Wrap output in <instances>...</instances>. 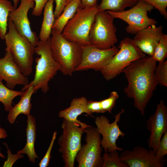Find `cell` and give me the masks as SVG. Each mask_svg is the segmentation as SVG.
I'll return each instance as SVG.
<instances>
[{"instance_id":"6da1fadb","label":"cell","mask_w":167,"mask_h":167,"mask_svg":"<svg viewBox=\"0 0 167 167\" xmlns=\"http://www.w3.org/2000/svg\"><path fill=\"white\" fill-rule=\"evenodd\" d=\"M156 62L152 56H146L132 62L122 72L128 82L124 92L133 99L134 107L142 116L158 84L155 74Z\"/></svg>"},{"instance_id":"7a4b0ae2","label":"cell","mask_w":167,"mask_h":167,"mask_svg":"<svg viewBox=\"0 0 167 167\" xmlns=\"http://www.w3.org/2000/svg\"><path fill=\"white\" fill-rule=\"evenodd\" d=\"M50 37L47 41H39L35 47V53L39 56L35 60V74L33 80L24 86L21 91L24 92L30 86H32L35 92L38 90L44 93L49 91V82L53 79L61 67L54 58L50 46Z\"/></svg>"},{"instance_id":"3957f363","label":"cell","mask_w":167,"mask_h":167,"mask_svg":"<svg viewBox=\"0 0 167 167\" xmlns=\"http://www.w3.org/2000/svg\"><path fill=\"white\" fill-rule=\"evenodd\" d=\"M51 34L50 46L52 56L60 66L62 74L71 76L81 62L82 48L54 29H52Z\"/></svg>"},{"instance_id":"277c9868","label":"cell","mask_w":167,"mask_h":167,"mask_svg":"<svg viewBox=\"0 0 167 167\" xmlns=\"http://www.w3.org/2000/svg\"><path fill=\"white\" fill-rule=\"evenodd\" d=\"M8 28L4 38L5 51L11 54L22 74L28 77L32 72L35 47L17 32L11 20H8Z\"/></svg>"},{"instance_id":"5b68a950","label":"cell","mask_w":167,"mask_h":167,"mask_svg":"<svg viewBox=\"0 0 167 167\" xmlns=\"http://www.w3.org/2000/svg\"><path fill=\"white\" fill-rule=\"evenodd\" d=\"M98 5L79 9L65 25L62 33L63 36L81 46L91 45L89 35L95 15L98 11Z\"/></svg>"},{"instance_id":"8992f818","label":"cell","mask_w":167,"mask_h":167,"mask_svg":"<svg viewBox=\"0 0 167 167\" xmlns=\"http://www.w3.org/2000/svg\"><path fill=\"white\" fill-rule=\"evenodd\" d=\"M118 48L117 53L100 71L104 79L108 81L116 77L132 62L146 56L136 45L133 39L129 37L122 40Z\"/></svg>"},{"instance_id":"52a82bcc","label":"cell","mask_w":167,"mask_h":167,"mask_svg":"<svg viewBox=\"0 0 167 167\" xmlns=\"http://www.w3.org/2000/svg\"><path fill=\"white\" fill-rule=\"evenodd\" d=\"M114 19L106 11L97 12L89 33V39L91 45L102 49L114 46L118 41Z\"/></svg>"},{"instance_id":"ba28073f","label":"cell","mask_w":167,"mask_h":167,"mask_svg":"<svg viewBox=\"0 0 167 167\" xmlns=\"http://www.w3.org/2000/svg\"><path fill=\"white\" fill-rule=\"evenodd\" d=\"M61 127L63 132L58 140V151L62 154L64 166L74 167L75 157L81 147V138L85 128L64 118Z\"/></svg>"},{"instance_id":"9c48e42d","label":"cell","mask_w":167,"mask_h":167,"mask_svg":"<svg viewBox=\"0 0 167 167\" xmlns=\"http://www.w3.org/2000/svg\"><path fill=\"white\" fill-rule=\"evenodd\" d=\"M154 7L144 0H139L137 3L130 9L119 12L110 11H106L114 18L121 19L128 24L126 28L128 33L135 34L137 32L152 25L157 23L154 19L150 18L147 15Z\"/></svg>"},{"instance_id":"30bf717a","label":"cell","mask_w":167,"mask_h":167,"mask_svg":"<svg viewBox=\"0 0 167 167\" xmlns=\"http://www.w3.org/2000/svg\"><path fill=\"white\" fill-rule=\"evenodd\" d=\"M86 143L81 145L75 157L78 167H102V148L101 134L96 127L90 126L85 129Z\"/></svg>"},{"instance_id":"8fae6325","label":"cell","mask_w":167,"mask_h":167,"mask_svg":"<svg viewBox=\"0 0 167 167\" xmlns=\"http://www.w3.org/2000/svg\"><path fill=\"white\" fill-rule=\"evenodd\" d=\"M125 111L123 109L114 116V120L111 123L105 116L102 115L95 118V122L98 132L102 136L101 144L105 152L109 153L115 150L121 151L123 148L118 147L116 141L120 137H123L125 135L120 129L118 123L120 121L121 116Z\"/></svg>"},{"instance_id":"7c38bea8","label":"cell","mask_w":167,"mask_h":167,"mask_svg":"<svg viewBox=\"0 0 167 167\" xmlns=\"http://www.w3.org/2000/svg\"><path fill=\"white\" fill-rule=\"evenodd\" d=\"M81 46L82 50V58L75 71L89 69L100 71L119 50L118 47L114 45L106 49H99L92 45Z\"/></svg>"},{"instance_id":"4fadbf2b","label":"cell","mask_w":167,"mask_h":167,"mask_svg":"<svg viewBox=\"0 0 167 167\" xmlns=\"http://www.w3.org/2000/svg\"><path fill=\"white\" fill-rule=\"evenodd\" d=\"M20 4L18 8L10 12L8 20L12 21L17 32L25 37L35 47L38 44L39 38L33 31L28 17L30 9L35 6L34 0H20Z\"/></svg>"},{"instance_id":"5bb4252c","label":"cell","mask_w":167,"mask_h":167,"mask_svg":"<svg viewBox=\"0 0 167 167\" xmlns=\"http://www.w3.org/2000/svg\"><path fill=\"white\" fill-rule=\"evenodd\" d=\"M119 157L120 161L128 167H163L166 161L158 159L152 149L139 146L135 147L132 150L123 151Z\"/></svg>"},{"instance_id":"9a60e30c","label":"cell","mask_w":167,"mask_h":167,"mask_svg":"<svg viewBox=\"0 0 167 167\" xmlns=\"http://www.w3.org/2000/svg\"><path fill=\"white\" fill-rule=\"evenodd\" d=\"M146 126L150 133L147 140L148 148L156 152L163 135L167 131V107L163 100L157 105L155 112L147 120Z\"/></svg>"},{"instance_id":"2e32d148","label":"cell","mask_w":167,"mask_h":167,"mask_svg":"<svg viewBox=\"0 0 167 167\" xmlns=\"http://www.w3.org/2000/svg\"><path fill=\"white\" fill-rule=\"evenodd\" d=\"M0 79L6 82V86L13 89L17 85L28 84L29 80L24 76L14 61L11 54L6 51L3 58H0Z\"/></svg>"},{"instance_id":"e0dca14e","label":"cell","mask_w":167,"mask_h":167,"mask_svg":"<svg viewBox=\"0 0 167 167\" xmlns=\"http://www.w3.org/2000/svg\"><path fill=\"white\" fill-rule=\"evenodd\" d=\"M163 27L156 25L148 26L135 34L133 40L143 53L152 56L163 34Z\"/></svg>"},{"instance_id":"ac0fdd59","label":"cell","mask_w":167,"mask_h":167,"mask_svg":"<svg viewBox=\"0 0 167 167\" xmlns=\"http://www.w3.org/2000/svg\"><path fill=\"white\" fill-rule=\"evenodd\" d=\"M88 101L84 96L73 99L68 108L59 111V117L78 124L81 127L85 129L90 126L78 120L77 117L84 113H86L88 115H92L87 108Z\"/></svg>"},{"instance_id":"d6986e66","label":"cell","mask_w":167,"mask_h":167,"mask_svg":"<svg viewBox=\"0 0 167 167\" xmlns=\"http://www.w3.org/2000/svg\"><path fill=\"white\" fill-rule=\"evenodd\" d=\"M27 116L26 144L24 147L22 149L19 150L17 153L20 154H26L29 161L35 163L36 159L38 158L34 148L36 135V121L35 118L30 114Z\"/></svg>"},{"instance_id":"ffe728a7","label":"cell","mask_w":167,"mask_h":167,"mask_svg":"<svg viewBox=\"0 0 167 167\" xmlns=\"http://www.w3.org/2000/svg\"><path fill=\"white\" fill-rule=\"evenodd\" d=\"M32 86H30L23 92L20 96V101L8 111L7 118L10 124H14L17 117L23 114L27 116L30 114L32 105L31 102L32 96L35 93Z\"/></svg>"},{"instance_id":"44dd1931","label":"cell","mask_w":167,"mask_h":167,"mask_svg":"<svg viewBox=\"0 0 167 167\" xmlns=\"http://www.w3.org/2000/svg\"><path fill=\"white\" fill-rule=\"evenodd\" d=\"M54 0H49L44 7L43 18L39 38L41 41H47L50 38L52 27L55 20L53 11Z\"/></svg>"},{"instance_id":"7402d4cb","label":"cell","mask_w":167,"mask_h":167,"mask_svg":"<svg viewBox=\"0 0 167 167\" xmlns=\"http://www.w3.org/2000/svg\"><path fill=\"white\" fill-rule=\"evenodd\" d=\"M80 0H73L67 4L62 13L55 19L52 27L60 33H62L63 28L68 22L75 15L77 11L81 9Z\"/></svg>"},{"instance_id":"603a6c76","label":"cell","mask_w":167,"mask_h":167,"mask_svg":"<svg viewBox=\"0 0 167 167\" xmlns=\"http://www.w3.org/2000/svg\"><path fill=\"white\" fill-rule=\"evenodd\" d=\"M139 0H102L100 4L98 5V11H110L119 12L125 10L127 7H132Z\"/></svg>"},{"instance_id":"cb8c5ba5","label":"cell","mask_w":167,"mask_h":167,"mask_svg":"<svg viewBox=\"0 0 167 167\" xmlns=\"http://www.w3.org/2000/svg\"><path fill=\"white\" fill-rule=\"evenodd\" d=\"M15 8L8 0H0V38L4 40L8 28L9 15Z\"/></svg>"},{"instance_id":"d4e9b609","label":"cell","mask_w":167,"mask_h":167,"mask_svg":"<svg viewBox=\"0 0 167 167\" xmlns=\"http://www.w3.org/2000/svg\"><path fill=\"white\" fill-rule=\"evenodd\" d=\"M0 79V102L4 106L5 110L8 112L13 107L12 101L18 96H21L23 92L17 91L9 88L3 83Z\"/></svg>"},{"instance_id":"484cf974","label":"cell","mask_w":167,"mask_h":167,"mask_svg":"<svg viewBox=\"0 0 167 167\" xmlns=\"http://www.w3.org/2000/svg\"><path fill=\"white\" fill-rule=\"evenodd\" d=\"M102 167H128L120 159L118 151L115 150L109 153L105 152L102 156Z\"/></svg>"},{"instance_id":"4316f807","label":"cell","mask_w":167,"mask_h":167,"mask_svg":"<svg viewBox=\"0 0 167 167\" xmlns=\"http://www.w3.org/2000/svg\"><path fill=\"white\" fill-rule=\"evenodd\" d=\"M167 56V35L163 34L156 47L153 58L156 62H164Z\"/></svg>"},{"instance_id":"83f0119b","label":"cell","mask_w":167,"mask_h":167,"mask_svg":"<svg viewBox=\"0 0 167 167\" xmlns=\"http://www.w3.org/2000/svg\"><path fill=\"white\" fill-rule=\"evenodd\" d=\"M155 74L158 84L167 87V60L159 62L155 70Z\"/></svg>"},{"instance_id":"f1b7e54d","label":"cell","mask_w":167,"mask_h":167,"mask_svg":"<svg viewBox=\"0 0 167 167\" xmlns=\"http://www.w3.org/2000/svg\"><path fill=\"white\" fill-rule=\"evenodd\" d=\"M119 97L117 92L113 91L110 93L108 98L100 101L101 105L104 113L107 112L110 113H111Z\"/></svg>"},{"instance_id":"f546056e","label":"cell","mask_w":167,"mask_h":167,"mask_svg":"<svg viewBox=\"0 0 167 167\" xmlns=\"http://www.w3.org/2000/svg\"><path fill=\"white\" fill-rule=\"evenodd\" d=\"M155 154L158 159H165L164 157L167 154V131L163 134L159 143Z\"/></svg>"},{"instance_id":"4dcf8cb0","label":"cell","mask_w":167,"mask_h":167,"mask_svg":"<svg viewBox=\"0 0 167 167\" xmlns=\"http://www.w3.org/2000/svg\"><path fill=\"white\" fill-rule=\"evenodd\" d=\"M158 10L165 19H167V0H144Z\"/></svg>"},{"instance_id":"1f68e13d","label":"cell","mask_w":167,"mask_h":167,"mask_svg":"<svg viewBox=\"0 0 167 167\" xmlns=\"http://www.w3.org/2000/svg\"><path fill=\"white\" fill-rule=\"evenodd\" d=\"M57 134V131L54 132L51 141L48 149L44 156L41 161L39 164L40 167H47L48 166L50 158L51 157V152L55 140L56 138Z\"/></svg>"},{"instance_id":"d6a6232c","label":"cell","mask_w":167,"mask_h":167,"mask_svg":"<svg viewBox=\"0 0 167 167\" xmlns=\"http://www.w3.org/2000/svg\"><path fill=\"white\" fill-rule=\"evenodd\" d=\"M3 144L7 148V158L6 160L5 161L3 167H11L18 159L23 158L24 156L23 154H20L17 153L16 154H13L9 148L7 143H4Z\"/></svg>"},{"instance_id":"836d02e7","label":"cell","mask_w":167,"mask_h":167,"mask_svg":"<svg viewBox=\"0 0 167 167\" xmlns=\"http://www.w3.org/2000/svg\"><path fill=\"white\" fill-rule=\"evenodd\" d=\"M35 6L32 11V15L36 16H39L41 14L43 8L49 0H34Z\"/></svg>"},{"instance_id":"e575fe53","label":"cell","mask_w":167,"mask_h":167,"mask_svg":"<svg viewBox=\"0 0 167 167\" xmlns=\"http://www.w3.org/2000/svg\"><path fill=\"white\" fill-rule=\"evenodd\" d=\"M87 107L88 110L92 113H104L101 107L100 101L92 100L88 101Z\"/></svg>"},{"instance_id":"d590c367","label":"cell","mask_w":167,"mask_h":167,"mask_svg":"<svg viewBox=\"0 0 167 167\" xmlns=\"http://www.w3.org/2000/svg\"><path fill=\"white\" fill-rule=\"evenodd\" d=\"M56 6L54 14L55 19H57L62 13L66 5V0H54Z\"/></svg>"},{"instance_id":"8d00e7d4","label":"cell","mask_w":167,"mask_h":167,"mask_svg":"<svg viewBox=\"0 0 167 167\" xmlns=\"http://www.w3.org/2000/svg\"><path fill=\"white\" fill-rule=\"evenodd\" d=\"M81 2V9L88 7H93L97 4L98 0H80Z\"/></svg>"},{"instance_id":"74e56055","label":"cell","mask_w":167,"mask_h":167,"mask_svg":"<svg viewBox=\"0 0 167 167\" xmlns=\"http://www.w3.org/2000/svg\"><path fill=\"white\" fill-rule=\"evenodd\" d=\"M7 134L6 131L0 125V139H5L7 137ZM0 157L2 158H5V156L0 151Z\"/></svg>"},{"instance_id":"f35d334b","label":"cell","mask_w":167,"mask_h":167,"mask_svg":"<svg viewBox=\"0 0 167 167\" xmlns=\"http://www.w3.org/2000/svg\"><path fill=\"white\" fill-rule=\"evenodd\" d=\"M20 1V0H13L14 3V6L15 9L17 8L18 4Z\"/></svg>"},{"instance_id":"ab89813d","label":"cell","mask_w":167,"mask_h":167,"mask_svg":"<svg viewBox=\"0 0 167 167\" xmlns=\"http://www.w3.org/2000/svg\"><path fill=\"white\" fill-rule=\"evenodd\" d=\"M72 0H66V5Z\"/></svg>"}]
</instances>
